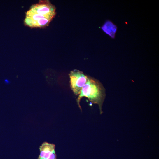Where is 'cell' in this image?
<instances>
[{
  "instance_id": "2",
  "label": "cell",
  "mask_w": 159,
  "mask_h": 159,
  "mask_svg": "<svg viewBox=\"0 0 159 159\" xmlns=\"http://www.w3.org/2000/svg\"><path fill=\"white\" fill-rule=\"evenodd\" d=\"M105 91L104 87L98 80L88 76L87 82L83 87L77 99V104L82 110L80 102L83 97L87 98L92 103L97 104L101 114L102 108L105 97Z\"/></svg>"
},
{
  "instance_id": "4",
  "label": "cell",
  "mask_w": 159,
  "mask_h": 159,
  "mask_svg": "<svg viewBox=\"0 0 159 159\" xmlns=\"http://www.w3.org/2000/svg\"><path fill=\"white\" fill-rule=\"evenodd\" d=\"M55 145L45 142L39 148L40 153L37 159H57Z\"/></svg>"
},
{
  "instance_id": "5",
  "label": "cell",
  "mask_w": 159,
  "mask_h": 159,
  "mask_svg": "<svg viewBox=\"0 0 159 159\" xmlns=\"http://www.w3.org/2000/svg\"><path fill=\"white\" fill-rule=\"evenodd\" d=\"M104 32L112 39H114L117 31V27L111 21H107L102 27Z\"/></svg>"
},
{
  "instance_id": "3",
  "label": "cell",
  "mask_w": 159,
  "mask_h": 159,
  "mask_svg": "<svg viewBox=\"0 0 159 159\" xmlns=\"http://www.w3.org/2000/svg\"><path fill=\"white\" fill-rule=\"evenodd\" d=\"M69 76L71 89L75 95H79L87 82L88 76L77 70L71 71Z\"/></svg>"
},
{
  "instance_id": "1",
  "label": "cell",
  "mask_w": 159,
  "mask_h": 159,
  "mask_svg": "<svg viewBox=\"0 0 159 159\" xmlns=\"http://www.w3.org/2000/svg\"><path fill=\"white\" fill-rule=\"evenodd\" d=\"M56 8L48 1H40L26 13L25 25L32 28L48 26L56 15Z\"/></svg>"
}]
</instances>
